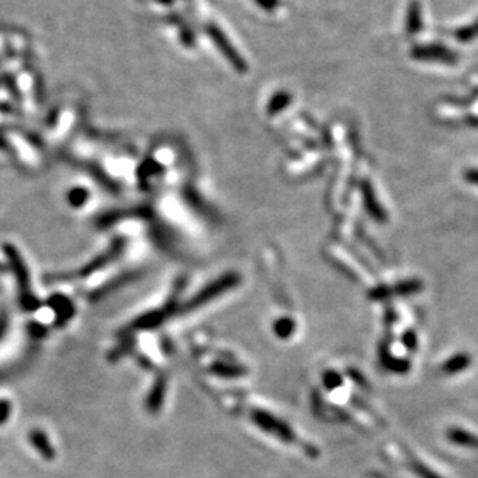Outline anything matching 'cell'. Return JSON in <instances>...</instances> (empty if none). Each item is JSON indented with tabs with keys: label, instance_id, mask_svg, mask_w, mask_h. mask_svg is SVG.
<instances>
[{
	"label": "cell",
	"instance_id": "7c38bea8",
	"mask_svg": "<svg viewBox=\"0 0 478 478\" xmlns=\"http://www.w3.org/2000/svg\"><path fill=\"white\" fill-rule=\"evenodd\" d=\"M11 415V404L8 400H0V425L5 424Z\"/></svg>",
	"mask_w": 478,
	"mask_h": 478
},
{
	"label": "cell",
	"instance_id": "52a82bcc",
	"mask_svg": "<svg viewBox=\"0 0 478 478\" xmlns=\"http://www.w3.org/2000/svg\"><path fill=\"white\" fill-rule=\"evenodd\" d=\"M67 199L71 207H83L86 204V200L89 199V193H87L84 188H71Z\"/></svg>",
	"mask_w": 478,
	"mask_h": 478
},
{
	"label": "cell",
	"instance_id": "9a60e30c",
	"mask_svg": "<svg viewBox=\"0 0 478 478\" xmlns=\"http://www.w3.org/2000/svg\"><path fill=\"white\" fill-rule=\"evenodd\" d=\"M5 271H6V267L2 263H0V273H4Z\"/></svg>",
	"mask_w": 478,
	"mask_h": 478
},
{
	"label": "cell",
	"instance_id": "ba28073f",
	"mask_svg": "<svg viewBox=\"0 0 478 478\" xmlns=\"http://www.w3.org/2000/svg\"><path fill=\"white\" fill-rule=\"evenodd\" d=\"M27 334L33 340H41L42 337H46L47 328L39 322H30V323H27Z\"/></svg>",
	"mask_w": 478,
	"mask_h": 478
},
{
	"label": "cell",
	"instance_id": "30bf717a",
	"mask_svg": "<svg viewBox=\"0 0 478 478\" xmlns=\"http://www.w3.org/2000/svg\"><path fill=\"white\" fill-rule=\"evenodd\" d=\"M10 328V315L6 309H0V342H2L4 337L6 336Z\"/></svg>",
	"mask_w": 478,
	"mask_h": 478
},
{
	"label": "cell",
	"instance_id": "5b68a950",
	"mask_svg": "<svg viewBox=\"0 0 478 478\" xmlns=\"http://www.w3.org/2000/svg\"><path fill=\"white\" fill-rule=\"evenodd\" d=\"M449 439L452 441V443L463 446V447H478V437L475 435L469 433L466 430H460V429H452L449 430L447 433Z\"/></svg>",
	"mask_w": 478,
	"mask_h": 478
},
{
	"label": "cell",
	"instance_id": "5bb4252c",
	"mask_svg": "<svg viewBox=\"0 0 478 478\" xmlns=\"http://www.w3.org/2000/svg\"><path fill=\"white\" fill-rule=\"evenodd\" d=\"M0 149H5V151L10 149V143L5 139V135L2 132H0Z\"/></svg>",
	"mask_w": 478,
	"mask_h": 478
},
{
	"label": "cell",
	"instance_id": "3957f363",
	"mask_svg": "<svg viewBox=\"0 0 478 478\" xmlns=\"http://www.w3.org/2000/svg\"><path fill=\"white\" fill-rule=\"evenodd\" d=\"M47 304L55 310V314H56L55 326L65 325L75 313L74 304H71V301L67 299V296H64L61 294H55L50 296Z\"/></svg>",
	"mask_w": 478,
	"mask_h": 478
},
{
	"label": "cell",
	"instance_id": "6da1fadb",
	"mask_svg": "<svg viewBox=\"0 0 478 478\" xmlns=\"http://www.w3.org/2000/svg\"><path fill=\"white\" fill-rule=\"evenodd\" d=\"M2 250L5 253V258L8 261L10 269L13 271L14 277L18 281L19 287V304L25 313H34L41 308V300L36 296L32 291V277L28 266L25 264L24 258H22L19 249L11 243H5L2 245Z\"/></svg>",
	"mask_w": 478,
	"mask_h": 478
},
{
	"label": "cell",
	"instance_id": "7a4b0ae2",
	"mask_svg": "<svg viewBox=\"0 0 478 478\" xmlns=\"http://www.w3.org/2000/svg\"><path fill=\"white\" fill-rule=\"evenodd\" d=\"M207 33H208L210 38H212V39L214 41V43L217 46V48L221 50V53L227 57V60L230 61V64L233 65V67H235L238 71H245V70H247V65H245L244 60L235 52V48L230 46L228 39L226 38V36L222 34V32L219 30V28L213 27V25H210V27H208V30H207Z\"/></svg>",
	"mask_w": 478,
	"mask_h": 478
},
{
	"label": "cell",
	"instance_id": "4fadbf2b",
	"mask_svg": "<svg viewBox=\"0 0 478 478\" xmlns=\"http://www.w3.org/2000/svg\"><path fill=\"white\" fill-rule=\"evenodd\" d=\"M257 4L261 6V8L271 11V10L277 8L278 0H257Z\"/></svg>",
	"mask_w": 478,
	"mask_h": 478
},
{
	"label": "cell",
	"instance_id": "8992f818",
	"mask_svg": "<svg viewBox=\"0 0 478 478\" xmlns=\"http://www.w3.org/2000/svg\"><path fill=\"white\" fill-rule=\"evenodd\" d=\"M469 365V357L465 356V354H460V356H455L451 360H447L443 369L446 373H456V371H461V369H465Z\"/></svg>",
	"mask_w": 478,
	"mask_h": 478
},
{
	"label": "cell",
	"instance_id": "277c9868",
	"mask_svg": "<svg viewBox=\"0 0 478 478\" xmlns=\"http://www.w3.org/2000/svg\"><path fill=\"white\" fill-rule=\"evenodd\" d=\"M28 438H30V443L32 446L38 451V453L42 456V458L46 460H53L56 456L55 452V447L50 443V439L46 433L39 429H33L28 435Z\"/></svg>",
	"mask_w": 478,
	"mask_h": 478
},
{
	"label": "cell",
	"instance_id": "9c48e42d",
	"mask_svg": "<svg viewBox=\"0 0 478 478\" xmlns=\"http://www.w3.org/2000/svg\"><path fill=\"white\" fill-rule=\"evenodd\" d=\"M411 469L415 470V474L419 478H443V477H439L437 472H433L430 467H427L425 465H423V463H419V461H413Z\"/></svg>",
	"mask_w": 478,
	"mask_h": 478
},
{
	"label": "cell",
	"instance_id": "8fae6325",
	"mask_svg": "<svg viewBox=\"0 0 478 478\" xmlns=\"http://www.w3.org/2000/svg\"><path fill=\"white\" fill-rule=\"evenodd\" d=\"M289 101H291V97H287L286 93H278L277 97H275L272 101H271V111H281L282 107H285Z\"/></svg>",
	"mask_w": 478,
	"mask_h": 478
}]
</instances>
